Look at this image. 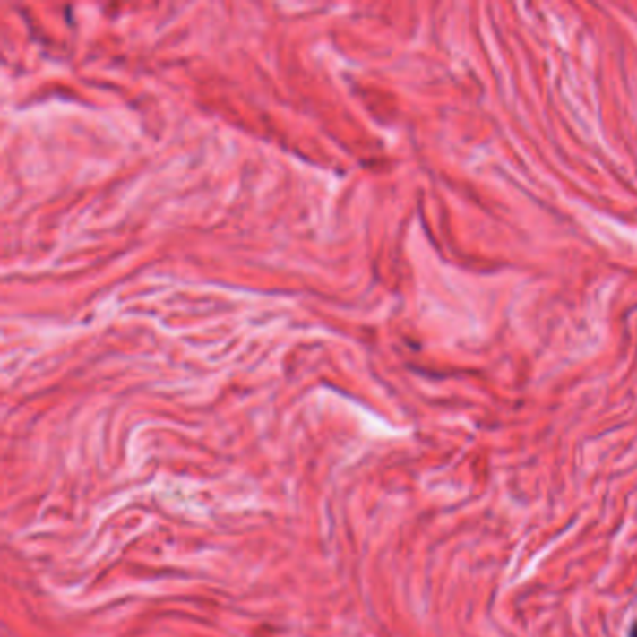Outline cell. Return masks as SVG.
<instances>
[{"label": "cell", "instance_id": "6da1fadb", "mask_svg": "<svg viewBox=\"0 0 637 637\" xmlns=\"http://www.w3.org/2000/svg\"><path fill=\"white\" fill-rule=\"evenodd\" d=\"M630 637H637V621L632 624L630 628Z\"/></svg>", "mask_w": 637, "mask_h": 637}]
</instances>
